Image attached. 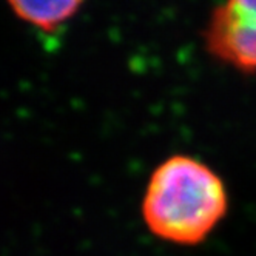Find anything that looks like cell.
I'll return each instance as SVG.
<instances>
[{"label": "cell", "instance_id": "2", "mask_svg": "<svg viewBox=\"0 0 256 256\" xmlns=\"http://www.w3.org/2000/svg\"><path fill=\"white\" fill-rule=\"evenodd\" d=\"M207 50L246 74L256 72V0H226L204 32Z\"/></svg>", "mask_w": 256, "mask_h": 256}, {"label": "cell", "instance_id": "3", "mask_svg": "<svg viewBox=\"0 0 256 256\" xmlns=\"http://www.w3.org/2000/svg\"><path fill=\"white\" fill-rule=\"evenodd\" d=\"M8 2L20 19L44 30H52L74 16L84 0H8Z\"/></svg>", "mask_w": 256, "mask_h": 256}, {"label": "cell", "instance_id": "1", "mask_svg": "<svg viewBox=\"0 0 256 256\" xmlns=\"http://www.w3.org/2000/svg\"><path fill=\"white\" fill-rule=\"evenodd\" d=\"M228 208L224 180L204 162L172 156L153 172L142 200L150 232L180 246L202 242Z\"/></svg>", "mask_w": 256, "mask_h": 256}]
</instances>
